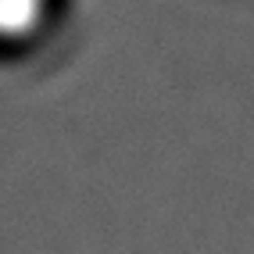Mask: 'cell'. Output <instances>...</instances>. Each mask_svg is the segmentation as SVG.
I'll use <instances>...</instances> for the list:
<instances>
[{
	"mask_svg": "<svg viewBox=\"0 0 254 254\" xmlns=\"http://www.w3.org/2000/svg\"><path fill=\"white\" fill-rule=\"evenodd\" d=\"M61 0H0V47H25L50 29Z\"/></svg>",
	"mask_w": 254,
	"mask_h": 254,
	"instance_id": "obj_1",
	"label": "cell"
}]
</instances>
